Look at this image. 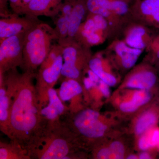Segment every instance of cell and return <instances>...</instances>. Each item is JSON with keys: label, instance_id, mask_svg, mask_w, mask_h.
Masks as SVG:
<instances>
[{"label": "cell", "instance_id": "cell-9", "mask_svg": "<svg viewBox=\"0 0 159 159\" xmlns=\"http://www.w3.org/2000/svg\"><path fill=\"white\" fill-rule=\"evenodd\" d=\"M25 33L0 41V72L6 74L23 65V47Z\"/></svg>", "mask_w": 159, "mask_h": 159}, {"label": "cell", "instance_id": "cell-38", "mask_svg": "<svg viewBox=\"0 0 159 159\" xmlns=\"http://www.w3.org/2000/svg\"><path fill=\"white\" fill-rule=\"evenodd\" d=\"M125 1H127V0H125ZM127 2H128V1H127Z\"/></svg>", "mask_w": 159, "mask_h": 159}, {"label": "cell", "instance_id": "cell-28", "mask_svg": "<svg viewBox=\"0 0 159 159\" xmlns=\"http://www.w3.org/2000/svg\"><path fill=\"white\" fill-rule=\"evenodd\" d=\"M139 148L142 150H146L152 148L150 137L148 131L145 133V135L141 137L139 141Z\"/></svg>", "mask_w": 159, "mask_h": 159}, {"label": "cell", "instance_id": "cell-15", "mask_svg": "<svg viewBox=\"0 0 159 159\" xmlns=\"http://www.w3.org/2000/svg\"><path fill=\"white\" fill-rule=\"evenodd\" d=\"M64 0H31L24 8L23 15L29 17L54 18L58 16Z\"/></svg>", "mask_w": 159, "mask_h": 159}, {"label": "cell", "instance_id": "cell-24", "mask_svg": "<svg viewBox=\"0 0 159 159\" xmlns=\"http://www.w3.org/2000/svg\"><path fill=\"white\" fill-rule=\"evenodd\" d=\"M70 15L60 13L55 21V33L57 37V41L65 39L68 35Z\"/></svg>", "mask_w": 159, "mask_h": 159}, {"label": "cell", "instance_id": "cell-32", "mask_svg": "<svg viewBox=\"0 0 159 159\" xmlns=\"http://www.w3.org/2000/svg\"><path fill=\"white\" fill-rule=\"evenodd\" d=\"M83 82L84 85L85 87V89L88 90L90 89L95 87H97L98 84L93 81L89 77H84L83 79Z\"/></svg>", "mask_w": 159, "mask_h": 159}, {"label": "cell", "instance_id": "cell-18", "mask_svg": "<svg viewBox=\"0 0 159 159\" xmlns=\"http://www.w3.org/2000/svg\"><path fill=\"white\" fill-rule=\"evenodd\" d=\"M5 74L0 72V129L6 134L11 102L10 91L5 82Z\"/></svg>", "mask_w": 159, "mask_h": 159}, {"label": "cell", "instance_id": "cell-10", "mask_svg": "<svg viewBox=\"0 0 159 159\" xmlns=\"http://www.w3.org/2000/svg\"><path fill=\"white\" fill-rule=\"evenodd\" d=\"M130 20L159 30V0H136L130 4Z\"/></svg>", "mask_w": 159, "mask_h": 159}, {"label": "cell", "instance_id": "cell-6", "mask_svg": "<svg viewBox=\"0 0 159 159\" xmlns=\"http://www.w3.org/2000/svg\"><path fill=\"white\" fill-rule=\"evenodd\" d=\"M88 12L99 15L108 23L113 39L119 37L130 20V3L125 0H85Z\"/></svg>", "mask_w": 159, "mask_h": 159}, {"label": "cell", "instance_id": "cell-2", "mask_svg": "<svg viewBox=\"0 0 159 159\" xmlns=\"http://www.w3.org/2000/svg\"><path fill=\"white\" fill-rule=\"evenodd\" d=\"M79 137L61 119L48 122L28 152L31 159H67L75 153Z\"/></svg>", "mask_w": 159, "mask_h": 159}, {"label": "cell", "instance_id": "cell-11", "mask_svg": "<svg viewBox=\"0 0 159 159\" xmlns=\"http://www.w3.org/2000/svg\"><path fill=\"white\" fill-rule=\"evenodd\" d=\"M104 50L112 61L126 70L131 69L135 65L139 57L144 51L129 47L119 38L111 40Z\"/></svg>", "mask_w": 159, "mask_h": 159}, {"label": "cell", "instance_id": "cell-8", "mask_svg": "<svg viewBox=\"0 0 159 159\" xmlns=\"http://www.w3.org/2000/svg\"><path fill=\"white\" fill-rule=\"evenodd\" d=\"M64 122L77 136L88 139H97L103 136L107 127L99 119L98 112L87 109L74 115L68 112Z\"/></svg>", "mask_w": 159, "mask_h": 159}, {"label": "cell", "instance_id": "cell-23", "mask_svg": "<svg viewBox=\"0 0 159 159\" xmlns=\"http://www.w3.org/2000/svg\"><path fill=\"white\" fill-rule=\"evenodd\" d=\"M159 117V113L156 111H149L143 114L137 121L135 126L136 134H142L155 127Z\"/></svg>", "mask_w": 159, "mask_h": 159}, {"label": "cell", "instance_id": "cell-13", "mask_svg": "<svg viewBox=\"0 0 159 159\" xmlns=\"http://www.w3.org/2000/svg\"><path fill=\"white\" fill-rule=\"evenodd\" d=\"M39 18L13 14L9 17L1 18L0 19V41L5 39L25 33L31 28L41 22Z\"/></svg>", "mask_w": 159, "mask_h": 159}, {"label": "cell", "instance_id": "cell-3", "mask_svg": "<svg viewBox=\"0 0 159 159\" xmlns=\"http://www.w3.org/2000/svg\"><path fill=\"white\" fill-rule=\"evenodd\" d=\"M57 40L54 28L40 22L26 31L23 47L24 71L35 72L51 51L52 42Z\"/></svg>", "mask_w": 159, "mask_h": 159}, {"label": "cell", "instance_id": "cell-30", "mask_svg": "<svg viewBox=\"0 0 159 159\" xmlns=\"http://www.w3.org/2000/svg\"><path fill=\"white\" fill-rule=\"evenodd\" d=\"M97 158L107 159L113 158L111 152L109 148H102L97 152L96 154Z\"/></svg>", "mask_w": 159, "mask_h": 159}, {"label": "cell", "instance_id": "cell-35", "mask_svg": "<svg viewBox=\"0 0 159 159\" xmlns=\"http://www.w3.org/2000/svg\"><path fill=\"white\" fill-rule=\"evenodd\" d=\"M137 158V157L134 155H130L127 157V159H135Z\"/></svg>", "mask_w": 159, "mask_h": 159}, {"label": "cell", "instance_id": "cell-29", "mask_svg": "<svg viewBox=\"0 0 159 159\" xmlns=\"http://www.w3.org/2000/svg\"><path fill=\"white\" fill-rule=\"evenodd\" d=\"M7 1H9V0H1L0 16L1 18L10 17L14 14V13H11L9 11L6 3Z\"/></svg>", "mask_w": 159, "mask_h": 159}, {"label": "cell", "instance_id": "cell-39", "mask_svg": "<svg viewBox=\"0 0 159 159\" xmlns=\"http://www.w3.org/2000/svg\"><path fill=\"white\" fill-rule=\"evenodd\" d=\"M158 147H159V146H158Z\"/></svg>", "mask_w": 159, "mask_h": 159}, {"label": "cell", "instance_id": "cell-27", "mask_svg": "<svg viewBox=\"0 0 159 159\" xmlns=\"http://www.w3.org/2000/svg\"><path fill=\"white\" fill-rule=\"evenodd\" d=\"M12 13L17 15H23L24 5L23 0H9Z\"/></svg>", "mask_w": 159, "mask_h": 159}, {"label": "cell", "instance_id": "cell-26", "mask_svg": "<svg viewBox=\"0 0 159 159\" xmlns=\"http://www.w3.org/2000/svg\"><path fill=\"white\" fill-rule=\"evenodd\" d=\"M112 158L114 159H122L124 157V148L121 142H113L110 146Z\"/></svg>", "mask_w": 159, "mask_h": 159}, {"label": "cell", "instance_id": "cell-33", "mask_svg": "<svg viewBox=\"0 0 159 159\" xmlns=\"http://www.w3.org/2000/svg\"><path fill=\"white\" fill-rule=\"evenodd\" d=\"M139 158L140 159H149L151 158L150 155L147 152H142L139 155Z\"/></svg>", "mask_w": 159, "mask_h": 159}, {"label": "cell", "instance_id": "cell-22", "mask_svg": "<svg viewBox=\"0 0 159 159\" xmlns=\"http://www.w3.org/2000/svg\"><path fill=\"white\" fill-rule=\"evenodd\" d=\"M82 87L76 80L64 78L60 88L59 97L63 102L70 101L82 93Z\"/></svg>", "mask_w": 159, "mask_h": 159}, {"label": "cell", "instance_id": "cell-34", "mask_svg": "<svg viewBox=\"0 0 159 159\" xmlns=\"http://www.w3.org/2000/svg\"><path fill=\"white\" fill-rule=\"evenodd\" d=\"M31 1V0H23V3H24V8ZM23 11H24V10H23Z\"/></svg>", "mask_w": 159, "mask_h": 159}, {"label": "cell", "instance_id": "cell-20", "mask_svg": "<svg viewBox=\"0 0 159 159\" xmlns=\"http://www.w3.org/2000/svg\"><path fill=\"white\" fill-rule=\"evenodd\" d=\"M0 159H30L28 151L16 142H0Z\"/></svg>", "mask_w": 159, "mask_h": 159}, {"label": "cell", "instance_id": "cell-12", "mask_svg": "<svg viewBox=\"0 0 159 159\" xmlns=\"http://www.w3.org/2000/svg\"><path fill=\"white\" fill-rule=\"evenodd\" d=\"M151 29L141 23L130 20L123 27L119 38L131 48L146 51L154 36Z\"/></svg>", "mask_w": 159, "mask_h": 159}, {"label": "cell", "instance_id": "cell-5", "mask_svg": "<svg viewBox=\"0 0 159 159\" xmlns=\"http://www.w3.org/2000/svg\"><path fill=\"white\" fill-rule=\"evenodd\" d=\"M61 46L63 57L61 76L80 82L84 72L89 68L93 56L91 48L82 45L74 39L67 37L57 41Z\"/></svg>", "mask_w": 159, "mask_h": 159}, {"label": "cell", "instance_id": "cell-36", "mask_svg": "<svg viewBox=\"0 0 159 159\" xmlns=\"http://www.w3.org/2000/svg\"><path fill=\"white\" fill-rule=\"evenodd\" d=\"M136 1V0H127V1H128L130 3L133 2H134V1Z\"/></svg>", "mask_w": 159, "mask_h": 159}, {"label": "cell", "instance_id": "cell-14", "mask_svg": "<svg viewBox=\"0 0 159 159\" xmlns=\"http://www.w3.org/2000/svg\"><path fill=\"white\" fill-rule=\"evenodd\" d=\"M156 70L149 66L141 67L129 75L125 86L129 88L149 90L156 87L158 80Z\"/></svg>", "mask_w": 159, "mask_h": 159}, {"label": "cell", "instance_id": "cell-31", "mask_svg": "<svg viewBox=\"0 0 159 159\" xmlns=\"http://www.w3.org/2000/svg\"><path fill=\"white\" fill-rule=\"evenodd\" d=\"M108 86H109L104 81H102V80H100L98 86H97L99 90L101 91L102 93V95L106 97H109L110 94V92Z\"/></svg>", "mask_w": 159, "mask_h": 159}, {"label": "cell", "instance_id": "cell-1", "mask_svg": "<svg viewBox=\"0 0 159 159\" xmlns=\"http://www.w3.org/2000/svg\"><path fill=\"white\" fill-rule=\"evenodd\" d=\"M36 72L17 69L5 74V82L10 92L11 102L6 134L28 151L42 133L47 124L41 113L35 84Z\"/></svg>", "mask_w": 159, "mask_h": 159}, {"label": "cell", "instance_id": "cell-21", "mask_svg": "<svg viewBox=\"0 0 159 159\" xmlns=\"http://www.w3.org/2000/svg\"><path fill=\"white\" fill-rule=\"evenodd\" d=\"M152 97V94L149 90L140 89L134 93L130 101L123 102L120 109L125 112H131L138 109L140 107L149 102Z\"/></svg>", "mask_w": 159, "mask_h": 159}, {"label": "cell", "instance_id": "cell-7", "mask_svg": "<svg viewBox=\"0 0 159 159\" xmlns=\"http://www.w3.org/2000/svg\"><path fill=\"white\" fill-rule=\"evenodd\" d=\"M74 39L82 45L91 48L102 44L107 40L113 39V35L108 23L104 18L88 12Z\"/></svg>", "mask_w": 159, "mask_h": 159}, {"label": "cell", "instance_id": "cell-19", "mask_svg": "<svg viewBox=\"0 0 159 159\" xmlns=\"http://www.w3.org/2000/svg\"><path fill=\"white\" fill-rule=\"evenodd\" d=\"M88 13L85 0H74L67 37L74 39L80 26L85 19Z\"/></svg>", "mask_w": 159, "mask_h": 159}, {"label": "cell", "instance_id": "cell-16", "mask_svg": "<svg viewBox=\"0 0 159 159\" xmlns=\"http://www.w3.org/2000/svg\"><path fill=\"white\" fill-rule=\"evenodd\" d=\"M110 57L105 50L99 51L93 54L89 62V66L97 76L109 86L116 84V77L111 71L109 62Z\"/></svg>", "mask_w": 159, "mask_h": 159}, {"label": "cell", "instance_id": "cell-4", "mask_svg": "<svg viewBox=\"0 0 159 159\" xmlns=\"http://www.w3.org/2000/svg\"><path fill=\"white\" fill-rule=\"evenodd\" d=\"M63 64L62 48L58 43L54 44L36 73L35 87L41 108L48 104V91L61 76Z\"/></svg>", "mask_w": 159, "mask_h": 159}, {"label": "cell", "instance_id": "cell-37", "mask_svg": "<svg viewBox=\"0 0 159 159\" xmlns=\"http://www.w3.org/2000/svg\"><path fill=\"white\" fill-rule=\"evenodd\" d=\"M157 64H158L159 66V62H157Z\"/></svg>", "mask_w": 159, "mask_h": 159}, {"label": "cell", "instance_id": "cell-25", "mask_svg": "<svg viewBox=\"0 0 159 159\" xmlns=\"http://www.w3.org/2000/svg\"><path fill=\"white\" fill-rule=\"evenodd\" d=\"M146 51L157 62H159V33L154 35Z\"/></svg>", "mask_w": 159, "mask_h": 159}, {"label": "cell", "instance_id": "cell-17", "mask_svg": "<svg viewBox=\"0 0 159 159\" xmlns=\"http://www.w3.org/2000/svg\"><path fill=\"white\" fill-rule=\"evenodd\" d=\"M48 102L41 109V113L48 122H54L61 119L69 111V107H66L62 103L56 90L50 89L48 91Z\"/></svg>", "mask_w": 159, "mask_h": 159}]
</instances>
